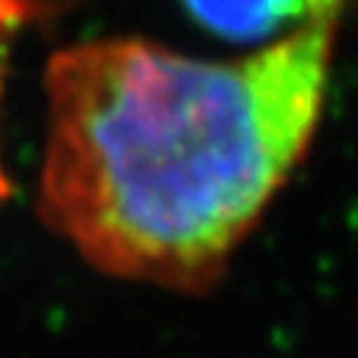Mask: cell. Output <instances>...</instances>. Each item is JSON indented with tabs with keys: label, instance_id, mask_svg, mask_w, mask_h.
Listing matches in <instances>:
<instances>
[{
	"label": "cell",
	"instance_id": "cell-1",
	"mask_svg": "<svg viewBox=\"0 0 358 358\" xmlns=\"http://www.w3.org/2000/svg\"><path fill=\"white\" fill-rule=\"evenodd\" d=\"M331 45L334 24H320L236 60L150 39L57 51L39 215L110 278L215 287L310 147Z\"/></svg>",
	"mask_w": 358,
	"mask_h": 358
},
{
	"label": "cell",
	"instance_id": "cell-3",
	"mask_svg": "<svg viewBox=\"0 0 358 358\" xmlns=\"http://www.w3.org/2000/svg\"><path fill=\"white\" fill-rule=\"evenodd\" d=\"M0 188H3V179H0Z\"/></svg>",
	"mask_w": 358,
	"mask_h": 358
},
{
	"label": "cell",
	"instance_id": "cell-2",
	"mask_svg": "<svg viewBox=\"0 0 358 358\" xmlns=\"http://www.w3.org/2000/svg\"><path fill=\"white\" fill-rule=\"evenodd\" d=\"M343 3L346 0H182L200 27L239 45H272L305 27L338 24Z\"/></svg>",
	"mask_w": 358,
	"mask_h": 358
}]
</instances>
